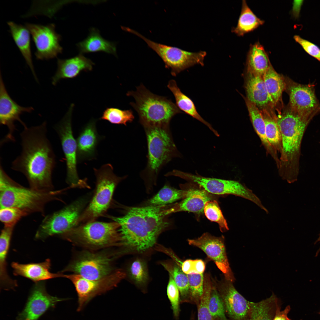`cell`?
I'll use <instances>...</instances> for the list:
<instances>
[{
  "mask_svg": "<svg viewBox=\"0 0 320 320\" xmlns=\"http://www.w3.org/2000/svg\"><path fill=\"white\" fill-rule=\"evenodd\" d=\"M47 123L24 128L20 133L22 151L12 162L11 168L23 174L30 188L42 191L53 190L52 171L55 156L47 136Z\"/></svg>",
  "mask_w": 320,
  "mask_h": 320,
  "instance_id": "obj_1",
  "label": "cell"
},
{
  "mask_svg": "<svg viewBox=\"0 0 320 320\" xmlns=\"http://www.w3.org/2000/svg\"><path fill=\"white\" fill-rule=\"evenodd\" d=\"M171 205L130 207L122 216H110L120 225L122 246L139 252L152 247L170 225L167 210Z\"/></svg>",
  "mask_w": 320,
  "mask_h": 320,
  "instance_id": "obj_2",
  "label": "cell"
},
{
  "mask_svg": "<svg viewBox=\"0 0 320 320\" xmlns=\"http://www.w3.org/2000/svg\"><path fill=\"white\" fill-rule=\"evenodd\" d=\"M277 116L281 139L278 173L283 180L292 183L297 180L302 141L313 118L299 114L288 105Z\"/></svg>",
  "mask_w": 320,
  "mask_h": 320,
  "instance_id": "obj_3",
  "label": "cell"
},
{
  "mask_svg": "<svg viewBox=\"0 0 320 320\" xmlns=\"http://www.w3.org/2000/svg\"><path fill=\"white\" fill-rule=\"evenodd\" d=\"M147 138V161L141 173L146 191L149 193L162 167L173 158L180 156L173 141L169 126L144 128Z\"/></svg>",
  "mask_w": 320,
  "mask_h": 320,
  "instance_id": "obj_4",
  "label": "cell"
},
{
  "mask_svg": "<svg viewBox=\"0 0 320 320\" xmlns=\"http://www.w3.org/2000/svg\"><path fill=\"white\" fill-rule=\"evenodd\" d=\"M127 95L134 98L135 102L130 104L137 113L144 128L169 126L173 117L182 113L171 100L152 93L143 84Z\"/></svg>",
  "mask_w": 320,
  "mask_h": 320,
  "instance_id": "obj_5",
  "label": "cell"
},
{
  "mask_svg": "<svg viewBox=\"0 0 320 320\" xmlns=\"http://www.w3.org/2000/svg\"><path fill=\"white\" fill-rule=\"evenodd\" d=\"M120 224L114 221H93L71 228L59 237L87 248L98 249L122 246Z\"/></svg>",
  "mask_w": 320,
  "mask_h": 320,
  "instance_id": "obj_6",
  "label": "cell"
},
{
  "mask_svg": "<svg viewBox=\"0 0 320 320\" xmlns=\"http://www.w3.org/2000/svg\"><path fill=\"white\" fill-rule=\"evenodd\" d=\"M96 178V188L89 203L79 217L76 226L95 221L107 211L110 206L115 190L119 183L126 177H119L113 171L110 164L94 168Z\"/></svg>",
  "mask_w": 320,
  "mask_h": 320,
  "instance_id": "obj_7",
  "label": "cell"
},
{
  "mask_svg": "<svg viewBox=\"0 0 320 320\" xmlns=\"http://www.w3.org/2000/svg\"><path fill=\"white\" fill-rule=\"evenodd\" d=\"M62 191L36 190L22 186L14 181L0 188V209L16 207L28 215L36 212L43 215L46 205L51 201L59 200L57 196Z\"/></svg>",
  "mask_w": 320,
  "mask_h": 320,
  "instance_id": "obj_8",
  "label": "cell"
},
{
  "mask_svg": "<svg viewBox=\"0 0 320 320\" xmlns=\"http://www.w3.org/2000/svg\"><path fill=\"white\" fill-rule=\"evenodd\" d=\"M168 175L177 177L195 184L210 193L234 195L252 201L261 209L265 208L252 190L238 181L205 177L176 169L168 172Z\"/></svg>",
  "mask_w": 320,
  "mask_h": 320,
  "instance_id": "obj_9",
  "label": "cell"
},
{
  "mask_svg": "<svg viewBox=\"0 0 320 320\" xmlns=\"http://www.w3.org/2000/svg\"><path fill=\"white\" fill-rule=\"evenodd\" d=\"M88 200V197L81 198L46 216L36 232L35 239L44 240L53 236H60L76 226Z\"/></svg>",
  "mask_w": 320,
  "mask_h": 320,
  "instance_id": "obj_10",
  "label": "cell"
},
{
  "mask_svg": "<svg viewBox=\"0 0 320 320\" xmlns=\"http://www.w3.org/2000/svg\"><path fill=\"white\" fill-rule=\"evenodd\" d=\"M126 31L134 34L143 39L162 59L167 68L171 69V73L176 76L181 71L196 64L204 65L207 53L201 51L188 52L178 48L158 43L146 38L136 31L127 28Z\"/></svg>",
  "mask_w": 320,
  "mask_h": 320,
  "instance_id": "obj_11",
  "label": "cell"
},
{
  "mask_svg": "<svg viewBox=\"0 0 320 320\" xmlns=\"http://www.w3.org/2000/svg\"><path fill=\"white\" fill-rule=\"evenodd\" d=\"M74 105L73 104L71 105L64 116L55 128L59 136L65 157L66 183L71 187H88L86 179H80L77 172V145L73 135L71 123Z\"/></svg>",
  "mask_w": 320,
  "mask_h": 320,
  "instance_id": "obj_12",
  "label": "cell"
},
{
  "mask_svg": "<svg viewBox=\"0 0 320 320\" xmlns=\"http://www.w3.org/2000/svg\"><path fill=\"white\" fill-rule=\"evenodd\" d=\"M125 275L122 270H118L105 277L96 280L88 279L75 273H63V277L71 280L75 287L78 297L77 311L79 312L95 297L116 287Z\"/></svg>",
  "mask_w": 320,
  "mask_h": 320,
  "instance_id": "obj_13",
  "label": "cell"
},
{
  "mask_svg": "<svg viewBox=\"0 0 320 320\" xmlns=\"http://www.w3.org/2000/svg\"><path fill=\"white\" fill-rule=\"evenodd\" d=\"M113 256L104 252L81 253L60 272L69 271L86 279L96 280L112 273Z\"/></svg>",
  "mask_w": 320,
  "mask_h": 320,
  "instance_id": "obj_14",
  "label": "cell"
},
{
  "mask_svg": "<svg viewBox=\"0 0 320 320\" xmlns=\"http://www.w3.org/2000/svg\"><path fill=\"white\" fill-rule=\"evenodd\" d=\"M285 78V91L289 97L288 105L299 114L313 118L320 113V103L315 93V85L302 84Z\"/></svg>",
  "mask_w": 320,
  "mask_h": 320,
  "instance_id": "obj_15",
  "label": "cell"
},
{
  "mask_svg": "<svg viewBox=\"0 0 320 320\" xmlns=\"http://www.w3.org/2000/svg\"><path fill=\"white\" fill-rule=\"evenodd\" d=\"M25 25L35 44L37 59L48 60L62 53L63 49L60 44L61 36L56 32L54 24L42 25L26 23Z\"/></svg>",
  "mask_w": 320,
  "mask_h": 320,
  "instance_id": "obj_16",
  "label": "cell"
},
{
  "mask_svg": "<svg viewBox=\"0 0 320 320\" xmlns=\"http://www.w3.org/2000/svg\"><path fill=\"white\" fill-rule=\"evenodd\" d=\"M190 245L202 250L212 260L224 274L226 280L233 282L235 278L228 262L223 236L217 237L209 233H204L200 237L188 239Z\"/></svg>",
  "mask_w": 320,
  "mask_h": 320,
  "instance_id": "obj_17",
  "label": "cell"
},
{
  "mask_svg": "<svg viewBox=\"0 0 320 320\" xmlns=\"http://www.w3.org/2000/svg\"><path fill=\"white\" fill-rule=\"evenodd\" d=\"M33 110L31 107H24L17 104L8 94L0 74V123L6 126L8 132L1 142H15L14 133L16 129L15 122L17 121L24 127H27L25 123L21 119L20 115L24 113H31Z\"/></svg>",
  "mask_w": 320,
  "mask_h": 320,
  "instance_id": "obj_18",
  "label": "cell"
},
{
  "mask_svg": "<svg viewBox=\"0 0 320 320\" xmlns=\"http://www.w3.org/2000/svg\"><path fill=\"white\" fill-rule=\"evenodd\" d=\"M51 296L46 291L43 281L35 283L25 305L17 317V320H37L47 311L55 307L58 302L66 300Z\"/></svg>",
  "mask_w": 320,
  "mask_h": 320,
  "instance_id": "obj_19",
  "label": "cell"
},
{
  "mask_svg": "<svg viewBox=\"0 0 320 320\" xmlns=\"http://www.w3.org/2000/svg\"><path fill=\"white\" fill-rule=\"evenodd\" d=\"M216 286L228 320H249L250 302L238 292L232 282L226 280Z\"/></svg>",
  "mask_w": 320,
  "mask_h": 320,
  "instance_id": "obj_20",
  "label": "cell"
},
{
  "mask_svg": "<svg viewBox=\"0 0 320 320\" xmlns=\"http://www.w3.org/2000/svg\"><path fill=\"white\" fill-rule=\"evenodd\" d=\"M96 121L95 119L91 120L82 129L77 138L78 163L96 158L97 145L102 138L97 132Z\"/></svg>",
  "mask_w": 320,
  "mask_h": 320,
  "instance_id": "obj_21",
  "label": "cell"
},
{
  "mask_svg": "<svg viewBox=\"0 0 320 320\" xmlns=\"http://www.w3.org/2000/svg\"><path fill=\"white\" fill-rule=\"evenodd\" d=\"M245 80L246 97L260 110L275 107L267 91L263 76L246 71Z\"/></svg>",
  "mask_w": 320,
  "mask_h": 320,
  "instance_id": "obj_22",
  "label": "cell"
},
{
  "mask_svg": "<svg viewBox=\"0 0 320 320\" xmlns=\"http://www.w3.org/2000/svg\"><path fill=\"white\" fill-rule=\"evenodd\" d=\"M57 64V70L52 78V84L54 85L62 79H73L82 71H92L95 65L90 59L80 53L69 59H58Z\"/></svg>",
  "mask_w": 320,
  "mask_h": 320,
  "instance_id": "obj_23",
  "label": "cell"
},
{
  "mask_svg": "<svg viewBox=\"0 0 320 320\" xmlns=\"http://www.w3.org/2000/svg\"><path fill=\"white\" fill-rule=\"evenodd\" d=\"M13 273L15 276H20L27 278L35 283L58 277H62L60 272L53 273L50 271L51 262L49 259L38 263L20 264L13 262L11 264Z\"/></svg>",
  "mask_w": 320,
  "mask_h": 320,
  "instance_id": "obj_24",
  "label": "cell"
},
{
  "mask_svg": "<svg viewBox=\"0 0 320 320\" xmlns=\"http://www.w3.org/2000/svg\"><path fill=\"white\" fill-rule=\"evenodd\" d=\"M210 193L203 189L188 190L185 197L180 202L172 204L167 210L168 215L181 211L193 212L199 215L203 213L206 203L212 200Z\"/></svg>",
  "mask_w": 320,
  "mask_h": 320,
  "instance_id": "obj_25",
  "label": "cell"
},
{
  "mask_svg": "<svg viewBox=\"0 0 320 320\" xmlns=\"http://www.w3.org/2000/svg\"><path fill=\"white\" fill-rule=\"evenodd\" d=\"M15 227L4 226L0 237V282L1 287L5 290L14 289L17 286V281L9 276L7 259Z\"/></svg>",
  "mask_w": 320,
  "mask_h": 320,
  "instance_id": "obj_26",
  "label": "cell"
},
{
  "mask_svg": "<svg viewBox=\"0 0 320 320\" xmlns=\"http://www.w3.org/2000/svg\"><path fill=\"white\" fill-rule=\"evenodd\" d=\"M9 32L34 78L38 81L33 63L31 49L30 33L27 28L12 21L7 22Z\"/></svg>",
  "mask_w": 320,
  "mask_h": 320,
  "instance_id": "obj_27",
  "label": "cell"
},
{
  "mask_svg": "<svg viewBox=\"0 0 320 320\" xmlns=\"http://www.w3.org/2000/svg\"><path fill=\"white\" fill-rule=\"evenodd\" d=\"M87 37L76 44L80 54L103 52L116 56L115 43L103 38L97 28L90 29Z\"/></svg>",
  "mask_w": 320,
  "mask_h": 320,
  "instance_id": "obj_28",
  "label": "cell"
},
{
  "mask_svg": "<svg viewBox=\"0 0 320 320\" xmlns=\"http://www.w3.org/2000/svg\"><path fill=\"white\" fill-rule=\"evenodd\" d=\"M244 99L254 128L267 152L273 158L277 167H278L279 163V158L278 152L271 145L267 138L265 123L261 112L256 105L246 98H244Z\"/></svg>",
  "mask_w": 320,
  "mask_h": 320,
  "instance_id": "obj_29",
  "label": "cell"
},
{
  "mask_svg": "<svg viewBox=\"0 0 320 320\" xmlns=\"http://www.w3.org/2000/svg\"><path fill=\"white\" fill-rule=\"evenodd\" d=\"M271 65L267 53L259 42L250 45L247 55V71L263 76Z\"/></svg>",
  "mask_w": 320,
  "mask_h": 320,
  "instance_id": "obj_30",
  "label": "cell"
},
{
  "mask_svg": "<svg viewBox=\"0 0 320 320\" xmlns=\"http://www.w3.org/2000/svg\"><path fill=\"white\" fill-rule=\"evenodd\" d=\"M167 86L173 94L176 105L181 111L184 112L202 122L207 126L215 135L217 137L219 136L217 131L199 113L193 101L181 92L177 86L175 81L173 79L170 80Z\"/></svg>",
  "mask_w": 320,
  "mask_h": 320,
  "instance_id": "obj_31",
  "label": "cell"
},
{
  "mask_svg": "<svg viewBox=\"0 0 320 320\" xmlns=\"http://www.w3.org/2000/svg\"><path fill=\"white\" fill-rule=\"evenodd\" d=\"M279 304L273 293L269 298L258 302H250L249 320H273Z\"/></svg>",
  "mask_w": 320,
  "mask_h": 320,
  "instance_id": "obj_32",
  "label": "cell"
},
{
  "mask_svg": "<svg viewBox=\"0 0 320 320\" xmlns=\"http://www.w3.org/2000/svg\"><path fill=\"white\" fill-rule=\"evenodd\" d=\"M270 97L275 107L280 100L286 89L285 78L278 73L272 65L263 76Z\"/></svg>",
  "mask_w": 320,
  "mask_h": 320,
  "instance_id": "obj_33",
  "label": "cell"
},
{
  "mask_svg": "<svg viewBox=\"0 0 320 320\" xmlns=\"http://www.w3.org/2000/svg\"><path fill=\"white\" fill-rule=\"evenodd\" d=\"M264 21L258 17L248 6L246 1H242L241 12L237 26L232 32L237 36H242L254 31L263 25Z\"/></svg>",
  "mask_w": 320,
  "mask_h": 320,
  "instance_id": "obj_34",
  "label": "cell"
},
{
  "mask_svg": "<svg viewBox=\"0 0 320 320\" xmlns=\"http://www.w3.org/2000/svg\"><path fill=\"white\" fill-rule=\"evenodd\" d=\"M273 109L260 110L263 118L267 138L271 145L279 153L281 151V139L277 116Z\"/></svg>",
  "mask_w": 320,
  "mask_h": 320,
  "instance_id": "obj_35",
  "label": "cell"
},
{
  "mask_svg": "<svg viewBox=\"0 0 320 320\" xmlns=\"http://www.w3.org/2000/svg\"><path fill=\"white\" fill-rule=\"evenodd\" d=\"M188 190H179L166 184L153 197L145 202V206L169 205L185 197Z\"/></svg>",
  "mask_w": 320,
  "mask_h": 320,
  "instance_id": "obj_36",
  "label": "cell"
},
{
  "mask_svg": "<svg viewBox=\"0 0 320 320\" xmlns=\"http://www.w3.org/2000/svg\"><path fill=\"white\" fill-rule=\"evenodd\" d=\"M161 264L168 271L169 275L173 278L179 290L181 303H190V297L188 278L186 274L182 271L178 265L168 262H163Z\"/></svg>",
  "mask_w": 320,
  "mask_h": 320,
  "instance_id": "obj_37",
  "label": "cell"
},
{
  "mask_svg": "<svg viewBox=\"0 0 320 320\" xmlns=\"http://www.w3.org/2000/svg\"><path fill=\"white\" fill-rule=\"evenodd\" d=\"M134 116L131 110H122L119 108H107L103 112L100 119L108 121L113 124L127 125L128 122H132Z\"/></svg>",
  "mask_w": 320,
  "mask_h": 320,
  "instance_id": "obj_38",
  "label": "cell"
},
{
  "mask_svg": "<svg viewBox=\"0 0 320 320\" xmlns=\"http://www.w3.org/2000/svg\"><path fill=\"white\" fill-rule=\"evenodd\" d=\"M208 307L213 320H229L225 313L222 300L216 285L213 284L210 292Z\"/></svg>",
  "mask_w": 320,
  "mask_h": 320,
  "instance_id": "obj_39",
  "label": "cell"
},
{
  "mask_svg": "<svg viewBox=\"0 0 320 320\" xmlns=\"http://www.w3.org/2000/svg\"><path fill=\"white\" fill-rule=\"evenodd\" d=\"M213 284L208 275L204 277L203 295L197 308V320H213L209 311L208 303L210 291Z\"/></svg>",
  "mask_w": 320,
  "mask_h": 320,
  "instance_id": "obj_40",
  "label": "cell"
},
{
  "mask_svg": "<svg viewBox=\"0 0 320 320\" xmlns=\"http://www.w3.org/2000/svg\"><path fill=\"white\" fill-rule=\"evenodd\" d=\"M204 212L208 219L218 224L221 232H224L229 230L226 221L216 200L208 201L205 205Z\"/></svg>",
  "mask_w": 320,
  "mask_h": 320,
  "instance_id": "obj_41",
  "label": "cell"
},
{
  "mask_svg": "<svg viewBox=\"0 0 320 320\" xmlns=\"http://www.w3.org/2000/svg\"><path fill=\"white\" fill-rule=\"evenodd\" d=\"M187 275L189 282L190 303L197 306L200 302L203 292L204 281L203 273Z\"/></svg>",
  "mask_w": 320,
  "mask_h": 320,
  "instance_id": "obj_42",
  "label": "cell"
},
{
  "mask_svg": "<svg viewBox=\"0 0 320 320\" xmlns=\"http://www.w3.org/2000/svg\"><path fill=\"white\" fill-rule=\"evenodd\" d=\"M128 273L131 279L139 286L144 285L148 280L147 265L141 259H137L131 263L128 269Z\"/></svg>",
  "mask_w": 320,
  "mask_h": 320,
  "instance_id": "obj_43",
  "label": "cell"
},
{
  "mask_svg": "<svg viewBox=\"0 0 320 320\" xmlns=\"http://www.w3.org/2000/svg\"><path fill=\"white\" fill-rule=\"evenodd\" d=\"M28 215L25 212L16 207L0 209V220L4 226H15L21 218Z\"/></svg>",
  "mask_w": 320,
  "mask_h": 320,
  "instance_id": "obj_44",
  "label": "cell"
},
{
  "mask_svg": "<svg viewBox=\"0 0 320 320\" xmlns=\"http://www.w3.org/2000/svg\"><path fill=\"white\" fill-rule=\"evenodd\" d=\"M167 295L171 305L174 317L177 320L180 311V296L179 290L172 276L169 275L167 287Z\"/></svg>",
  "mask_w": 320,
  "mask_h": 320,
  "instance_id": "obj_45",
  "label": "cell"
},
{
  "mask_svg": "<svg viewBox=\"0 0 320 320\" xmlns=\"http://www.w3.org/2000/svg\"><path fill=\"white\" fill-rule=\"evenodd\" d=\"M179 266L183 272L187 275L203 273L205 268L204 262L201 259L187 260L181 262Z\"/></svg>",
  "mask_w": 320,
  "mask_h": 320,
  "instance_id": "obj_46",
  "label": "cell"
},
{
  "mask_svg": "<svg viewBox=\"0 0 320 320\" xmlns=\"http://www.w3.org/2000/svg\"><path fill=\"white\" fill-rule=\"evenodd\" d=\"M294 39L306 53L320 62V48L317 46L299 35L294 36Z\"/></svg>",
  "mask_w": 320,
  "mask_h": 320,
  "instance_id": "obj_47",
  "label": "cell"
},
{
  "mask_svg": "<svg viewBox=\"0 0 320 320\" xmlns=\"http://www.w3.org/2000/svg\"><path fill=\"white\" fill-rule=\"evenodd\" d=\"M281 305L279 304L277 306L273 320H291L287 316L290 310V306H287L282 311L281 310Z\"/></svg>",
  "mask_w": 320,
  "mask_h": 320,
  "instance_id": "obj_48",
  "label": "cell"
},
{
  "mask_svg": "<svg viewBox=\"0 0 320 320\" xmlns=\"http://www.w3.org/2000/svg\"><path fill=\"white\" fill-rule=\"evenodd\" d=\"M303 1H294L293 3L292 14L295 18L298 17Z\"/></svg>",
  "mask_w": 320,
  "mask_h": 320,
  "instance_id": "obj_49",
  "label": "cell"
},
{
  "mask_svg": "<svg viewBox=\"0 0 320 320\" xmlns=\"http://www.w3.org/2000/svg\"><path fill=\"white\" fill-rule=\"evenodd\" d=\"M195 312H192L191 313L190 319V320H196L195 319Z\"/></svg>",
  "mask_w": 320,
  "mask_h": 320,
  "instance_id": "obj_50",
  "label": "cell"
},
{
  "mask_svg": "<svg viewBox=\"0 0 320 320\" xmlns=\"http://www.w3.org/2000/svg\"><path fill=\"white\" fill-rule=\"evenodd\" d=\"M317 241H320V235H319V238L318 239ZM320 250V249H319V250Z\"/></svg>",
  "mask_w": 320,
  "mask_h": 320,
  "instance_id": "obj_51",
  "label": "cell"
},
{
  "mask_svg": "<svg viewBox=\"0 0 320 320\" xmlns=\"http://www.w3.org/2000/svg\"><path fill=\"white\" fill-rule=\"evenodd\" d=\"M25 320H29L28 319H26Z\"/></svg>",
  "mask_w": 320,
  "mask_h": 320,
  "instance_id": "obj_52",
  "label": "cell"
},
{
  "mask_svg": "<svg viewBox=\"0 0 320 320\" xmlns=\"http://www.w3.org/2000/svg\"><path fill=\"white\" fill-rule=\"evenodd\" d=\"M319 313H320V312H319Z\"/></svg>",
  "mask_w": 320,
  "mask_h": 320,
  "instance_id": "obj_53",
  "label": "cell"
}]
</instances>
